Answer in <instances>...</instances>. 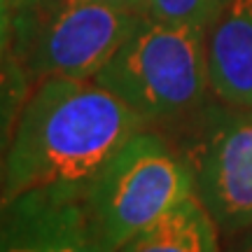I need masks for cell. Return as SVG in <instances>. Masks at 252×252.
<instances>
[{
	"instance_id": "4",
	"label": "cell",
	"mask_w": 252,
	"mask_h": 252,
	"mask_svg": "<svg viewBox=\"0 0 252 252\" xmlns=\"http://www.w3.org/2000/svg\"><path fill=\"white\" fill-rule=\"evenodd\" d=\"M194 189L185 154L143 126L87 185L82 201L100 243L117 252L138 231L194 196Z\"/></svg>"
},
{
	"instance_id": "11",
	"label": "cell",
	"mask_w": 252,
	"mask_h": 252,
	"mask_svg": "<svg viewBox=\"0 0 252 252\" xmlns=\"http://www.w3.org/2000/svg\"><path fill=\"white\" fill-rule=\"evenodd\" d=\"M222 252H252V226L229 236V243Z\"/></svg>"
},
{
	"instance_id": "7",
	"label": "cell",
	"mask_w": 252,
	"mask_h": 252,
	"mask_svg": "<svg viewBox=\"0 0 252 252\" xmlns=\"http://www.w3.org/2000/svg\"><path fill=\"white\" fill-rule=\"evenodd\" d=\"M206 63L217 98L252 110V0H229L206 28Z\"/></svg>"
},
{
	"instance_id": "6",
	"label": "cell",
	"mask_w": 252,
	"mask_h": 252,
	"mask_svg": "<svg viewBox=\"0 0 252 252\" xmlns=\"http://www.w3.org/2000/svg\"><path fill=\"white\" fill-rule=\"evenodd\" d=\"M82 194L35 189L0 201V252H108L91 226Z\"/></svg>"
},
{
	"instance_id": "14",
	"label": "cell",
	"mask_w": 252,
	"mask_h": 252,
	"mask_svg": "<svg viewBox=\"0 0 252 252\" xmlns=\"http://www.w3.org/2000/svg\"><path fill=\"white\" fill-rule=\"evenodd\" d=\"M2 2H9V0H0V5H2Z\"/></svg>"
},
{
	"instance_id": "12",
	"label": "cell",
	"mask_w": 252,
	"mask_h": 252,
	"mask_svg": "<svg viewBox=\"0 0 252 252\" xmlns=\"http://www.w3.org/2000/svg\"><path fill=\"white\" fill-rule=\"evenodd\" d=\"M9 49V2L0 5V59Z\"/></svg>"
},
{
	"instance_id": "10",
	"label": "cell",
	"mask_w": 252,
	"mask_h": 252,
	"mask_svg": "<svg viewBox=\"0 0 252 252\" xmlns=\"http://www.w3.org/2000/svg\"><path fill=\"white\" fill-rule=\"evenodd\" d=\"M229 0H147V17L166 24L208 28Z\"/></svg>"
},
{
	"instance_id": "1",
	"label": "cell",
	"mask_w": 252,
	"mask_h": 252,
	"mask_svg": "<svg viewBox=\"0 0 252 252\" xmlns=\"http://www.w3.org/2000/svg\"><path fill=\"white\" fill-rule=\"evenodd\" d=\"M143 126L124 100L94 77L40 80L19 110L0 201L35 189L84 191Z\"/></svg>"
},
{
	"instance_id": "8",
	"label": "cell",
	"mask_w": 252,
	"mask_h": 252,
	"mask_svg": "<svg viewBox=\"0 0 252 252\" xmlns=\"http://www.w3.org/2000/svg\"><path fill=\"white\" fill-rule=\"evenodd\" d=\"M220 226L196 196L185 198L163 217L126 241L117 252H222Z\"/></svg>"
},
{
	"instance_id": "9",
	"label": "cell",
	"mask_w": 252,
	"mask_h": 252,
	"mask_svg": "<svg viewBox=\"0 0 252 252\" xmlns=\"http://www.w3.org/2000/svg\"><path fill=\"white\" fill-rule=\"evenodd\" d=\"M26 75L12 59V54L0 59V194L5 187L7 154L14 135V124L26 98Z\"/></svg>"
},
{
	"instance_id": "13",
	"label": "cell",
	"mask_w": 252,
	"mask_h": 252,
	"mask_svg": "<svg viewBox=\"0 0 252 252\" xmlns=\"http://www.w3.org/2000/svg\"><path fill=\"white\" fill-rule=\"evenodd\" d=\"M103 5L117 9H126V12H138V14H147V0H96Z\"/></svg>"
},
{
	"instance_id": "5",
	"label": "cell",
	"mask_w": 252,
	"mask_h": 252,
	"mask_svg": "<svg viewBox=\"0 0 252 252\" xmlns=\"http://www.w3.org/2000/svg\"><path fill=\"white\" fill-rule=\"evenodd\" d=\"M185 159L194 173V196L220 231L252 226V110H215Z\"/></svg>"
},
{
	"instance_id": "2",
	"label": "cell",
	"mask_w": 252,
	"mask_h": 252,
	"mask_svg": "<svg viewBox=\"0 0 252 252\" xmlns=\"http://www.w3.org/2000/svg\"><path fill=\"white\" fill-rule=\"evenodd\" d=\"M143 17L96 0H9V54L28 82L91 80Z\"/></svg>"
},
{
	"instance_id": "3",
	"label": "cell",
	"mask_w": 252,
	"mask_h": 252,
	"mask_svg": "<svg viewBox=\"0 0 252 252\" xmlns=\"http://www.w3.org/2000/svg\"><path fill=\"white\" fill-rule=\"evenodd\" d=\"M94 80L145 124L182 117L198 108L210 89L206 28L166 24L145 14Z\"/></svg>"
}]
</instances>
